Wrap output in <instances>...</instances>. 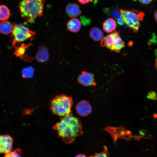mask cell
Wrapping results in <instances>:
<instances>
[{
    "label": "cell",
    "instance_id": "obj_1",
    "mask_svg": "<svg viewBox=\"0 0 157 157\" xmlns=\"http://www.w3.org/2000/svg\"><path fill=\"white\" fill-rule=\"evenodd\" d=\"M58 136L67 144L72 143L83 134L80 119L71 115L63 117L53 126Z\"/></svg>",
    "mask_w": 157,
    "mask_h": 157
},
{
    "label": "cell",
    "instance_id": "obj_2",
    "mask_svg": "<svg viewBox=\"0 0 157 157\" xmlns=\"http://www.w3.org/2000/svg\"><path fill=\"white\" fill-rule=\"evenodd\" d=\"M45 0H21L19 8L22 17L30 23L42 15Z\"/></svg>",
    "mask_w": 157,
    "mask_h": 157
},
{
    "label": "cell",
    "instance_id": "obj_3",
    "mask_svg": "<svg viewBox=\"0 0 157 157\" xmlns=\"http://www.w3.org/2000/svg\"><path fill=\"white\" fill-rule=\"evenodd\" d=\"M73 104L71 97L61 94L57 95L52 99L50 108L53 114L63 117L70 115Z\"/></svg>",
    "mask_w": 157,
    "mask_h": 157
},
{
    "label": "cell",
    "instance_id": "obj_4",
    "mask_svg": "<svg viewBox=\"0 0 157 157\" xmlns=\"http://www.w3.org/2000/svg\"><path fill=\"white\" fill-rule=\"evenodd\" d=\"M121 15L126 25L133 33H137L145 16L142 12L135 9L127 10L119 9Z\"/></svg>",
    "mask_w": 157,
    "mask_h": 157
},
{
    "label": "cell",
    "instance_id": "obj_5",
    "mask_svg": "<svg viewBox=\"0 0 157 157\" xmlns=\"http://www.w3.org/2000/svg\"><path fill=\"white\" fill-rule=\"evenodd\" d=\"M100 45L117 52H119L125 46L119 31H114L104 37L101 41Z\"/></svg>",
    "mask_w": 157,
    "mask_h": 157
},
{
    "label": "cell",
    "instance_id": "obj_6",
    "mask_svg": "<svg viewBox=\"0 0 157 157\" xmlns=\"http://www.w3.org/2000/svg\"><path fill=\"white\" fill-rule=\"evenodd\" d=\"M11 33L13 38V46L16 43L23 42L35 34L22 24H14Z\"/></svg>",
    "mask_w": 157,
    "mask_h": 157
},
{
    "label": "cell",
    "instance_id": "obj_7",
    "mask_svg": "<svg viewBox=\"0 0 157 157\" xmlns=\"http://www.w3.org/2000/svg\"><path fill=\"white\" fill-rule=\"evenodd\" d=\"M13 141V138L9 135H0V154H6L11 151Z\"/></svg>",
    "mask_w": 157,
    "mask_h": 157
},
{
    "label": "cell",
    "instance_id": "obj_8",
    "mask_svg": "<svg viewBox=\"0 0 157 157\" xmlns=\"http://www.w3.org/2000/svg\"><path fill=\"white\" fill-rule=\"evenodd\" d=\"M76 109L78 114L82 117L89 115L92 112V108L88 101L82 100L76 105Z\"/></svg>",
    "mask_w": 157,
    "mask_h": 157
},
{
    "label": "cell",
    "instance_id": "obj_9",
    "mask_svg": "<svg viewBox=\"0 0 157 157\" xmlns=\"http://www.w3.org/2000/svg\"><path fill=\"white\" fill-rule=\"evenodd\" d=\"M77 80L79 83L85 86L96 85L93 75L92 74L85 71L82 72L78 76Z\"/></svg>",
    "mask_w": 157,
    "mask_h": 157
},
{
    "label": "cell",
    "instance_id": "obj_10",
    "mask_svg": "<svg viewBox=\"0 0 157 157\" xmlns=\"http://www.w3.org/2000/svg\"><path fill=\"white\" fill-rule=\"evenodd\" d=\"M66 10L67 15L71 17H77L81 13L79 5L75 3H68L67 6Z\"/></svg>",
    "mask_w": 157,
    "mask_h": 157
},
{
    "label": "cell",
    "instance_id": "obj_11",
    "mask_svg": "<svg viewBox=\"0 0 157 157\" xmlns=\"http://www.w3.org/2000/svg\"><path fill=\"white\" fill-rule=\"evenodd\" d=\"M67 28L70 31L76 33L81 28V23L78 18H73L69 20L67 24Z\"/></svg>",
    "mask_w": 157,
    "mask_h": 157
},
{
    "label": "cell",
    "instance_id": "obj_12",
    "mask_svg": "<svg viewBox=\"0 0 157 157\" xmlns=\"http://www.w3.org/2000/svg\"><path fill=\"white\" fill-rule=\"evenodd\" d=\"M116 21L113 18H109L106 19L102 25L104 31L107 33L113 32L117 27Z\"/></svg>",
    "mask_w": 157,
    "mask_h": 157
},
{
    "label": "cell",
    "instance_id": "obj_13",
    "mask_svg": "<svg viewBox=\"0 0 157 157\" xmlns=\"http://www.w3.org/2000/svg\"><path fill=\"white\" fill-rule=\"evenodd\" d=\"M89 35L91 38L95 41L101 40L104 37L102 31L99 28L96 27H93L90 29Z\"/></svg>",
    "mask_w": 157,
    "mask_h": 157
},
{
    "label": "cell",
    "instance_id": "obj_14",
    "mask_svg": "<svg viewBox=\"0 0 157 157\" xmlns=\"http://www.w3.org/2000/svg\"><path fill=\"white\" fill-rule=\"evenodd\" d=\"M13 28V25L8 21H3L0 22V32L2 34H8L11 33Z\"/></svg>",
    "mask_w": 157,
    "mask_h": 157
},
{
    "label": "cell",
    "instance_id": "obj_15",
    "mask_svg": "<svg viewBox=\"0 0 157 157\" xmlns=\"http://www.w3.org/2000/svg\"><path fill=\"white\" fill-rule=\"evenodd\" d=\"M49 58V54L47 50L44 47H41L38 51L36 56L38 61L41 62L46 61Z\"/></svg>",
    "mask_w": 157,
    "mask_h": 157
},
{
    "label": "cell",
    "instance_id": "obj_16",
    "mask_svg": "<svg viewBox=\"0 0 157 157\" xmlns=\"http://www.w3.org/2000/svg\"><path fill=\"white\" fill-rule=\"evenodd\" d=\"M10 15L9 8L5 5H0V21L7 20L9 18Z\"/></svg>",
    "mask_w": 157,
    "mask_h": 157
},
{
    "label": "cell",
    "instance_id": "obj_17",
    "mask_svg": "<svg viewBox=\"0 0 157 157\" xmlns=\"http://www.w3.org/2000/svg\"><path fill=\"white\" fill-rule=\"evenodd\" d=\"M104 11L106 13L111 16L116 20L121 16L119 9L117 8H106L104 10Z\"/></svg>",
    "mask_w": 157,
    "mask_h": 157
},
{
    "label": "cell",
    "instance_id": "obj_18",
    "mask_svg": "<svg viewBox=\"0 0 157 157\" xmlns=\"http://www.w3.org/2000/svg\"><path fill=\"white\" fill-rule=\"evenodd\" d=\"M22 152L21 150L19 148H17L14 150H12L5 154V156L7 157H21L22 156Z\"/></svg>",
    "mask_w": 157,
    "mask_h": 157
},
{
    "label": "cell",
    "instance_id": "obj_19",
    "mask_svg": "<svg viewBox=\"0 0 157 157\" xmlns=\"http://www.w3.org/2000/svg\"><path fill=\"white\" fill-rule=\"evenodd\" d=\"M108 150L106 147L104 146V151H103L100 153H96L93 156H92L94 157H107L108 155Z\"/></svg>",
    "mask_w": 157,
    "mask_h": 157
},
{
    "label": "cell",
    "instance_id": "obj_20",
    "mask_svg": "<svg viewBox=\"0 0 157 157\" xmlns=\"http://www.w3.org/2000/svg\"><path fill=\"white\" fill-rule=\"evenodd\" d=\"M25 46H21L15 50V54L17 56H21L24 53L25 49Z\"/></svg>",
    "mask_w": 157,
    "mask_h": 157
},
{
    "label": "cell",
    "instance_id": "obj_21",
    "mask_svg": "<svg viewBox=\"0 0 157 157\" xmlns=\"http://www.w3.org/2000/svg\"><path fill=\"white\" fill-rule=\"evenodd\" d=\"M147 98L149 99L156 100H157V94L154 91L149 92L147 96Z\"/></svg>",
    "mask_w": 157,
    "mask_h": 157
},
{
    "label": "cell",
    "instance_id": "obj_22",
    "mask_svg": "<svg viewBox=\"0 0 157 157\" xmlns=\"http://www.w3.org/2000/svg\"><path fill=\"white\" fill-rule=\"evenodd\" d=\"M116 20L117 23L120 26H122L125 24L122 16L118 18Z\"/></svg>",
    "mask_w": 157,
    "mask_h": 157
},
{
    "label": "cell",
    "instance_id": "obj_23",
    "mask_svg": "<svg viewBox=\"0 0 157 157\" xmlns=\"http://www.w3.org/2000/svg\"><path fill=\"white\" fill-rule=\"evenodd\" d=\"M141 3L147 4L150 3L152 1V0H138Z\"/></svg>",
    "mask_w": 157,
    "mask_h": 157
},
{
    "label": "cell",
    "instance_id": "obj_24",
    "mask_svg": "<svg viewBox=\"0 0 157 157\" xmlns=\"http://www.w3.org/2000/svg\"><path fill=\"white\" fill-rule=\"evenodd\" d=\"M80 3L85 5L89 3L91 0H77Z\"/></svg>",
    "mask_w": 157,
    "mask_h": 157
},
{
    "label": "cell",
    "instance_id": "obj_25",
    "mask_svg": "<svg viewBox=\"0 0 157 157\" xmlns=\"http://www.w3.org/2000/svg\"><path fill=\"white\" fill-rule=\"evenodd\" d=\"M139 133L140 134L142 135H148V132L146 131V130H140L139 131Z\"/></svg>",
    "mask_w": 157,
    "mask_h": 157
},
{
    "label": "cell",
    "instance_id": "obj_26",
    "mask_svg": "<svg viewBox=\"0 0 157 157\" xmlns=\"http://www.w3.org/2000/svg\"><path fill=\"white\" fill-rule=\"evenodd\" d=\"M155 55L156 57L155 60V67L157 70V51L155 53Z\"/></svg>",
    "mask_w": 157,
    "mask_h": 157
},
{
    "label": "cell",
    "instance_id": "obj_27",
    "mask_svg": "<svg viewBox=\"0 0 157 157\" xmlns=\"http://www.w3.org/2000/svg\"><path fill=\"white\" fill-rule=\"evenodd\" d=\"M154 17L155 21L157 22V10L154 12Z\"/></svg>",
    "mask_w": 157,
    "mask_h": 157
},
{
    "label": "cell",
    "instance_id": "obj_28",
    "mask_svg": "<svg viewBox=\"0 0 157 157\" xmlns=\"http://www.w3.org/2000/svg\"><path fill=\"white\" fill-rule=\"evenodd\" d=\"M76 157H86L85 155L81 154H80L75 156Z\"/></svg>",
    "mask_w": 157,
    "mask_h": 157
},
{
    "label": "cell",
    "instance_id": "obj_29",
    "mask_svg": "<svg viewBox=\"0 0 157 157\" xmlns=\"http://www.w3.org/2000/svg\"><path fill=\"white\" fill-rule=\"evenodd\" d=\"M157 117V115L156 114H155V115H154V117L155 118H156Z\"/></svg>",
    "mask_w": 157,
    "mask_h": 157
}]
</instances>
